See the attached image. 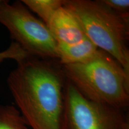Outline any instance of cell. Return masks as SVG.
Here are the masks:
<instances>
[{
  "mask_svg": "<svg viewBox=\"0 0 129 129\" xmlns=\"http://www.w3.org/2000/svg\"><path fill=\"white\" fill-rule=\"evenodd\" d=\"M29 56L18 44L12 41L8 48L0 52V64L7 59H13L19 63Z\"/></svg>",
  "mask_w": 129,
  "mask_h": 129,
  "instance_id": "obj_10",
  "label": "cell"
},
{
  "mask_svg": "<svg viewBox=\"0 0 129 129\" xmlns=\"http://www.w3.org/2000/svg\"><path fill=\"white\" fill-rule=\"evenodd\" d=\"M57 43L58 62L60 65L86 62L94 57L100 50L88 38L74 44Z\"/></svg>",
  "mask_w": 129,
  "mask_h": 129,
  "instance_id": "obj_7",
  "label": "cell"
},
{
  "mask_svg": "<svg viewBox=\"0 0 129 129\" xmlns=\"http://www.w3.org/2000/svg\"><path fill=\"white\" fill-rule=\"evenodd\" d=\"M46 25L57 43L74 44L87 38L77 17L63 6L56 11Z\"/></svg>",
  "mask_w": 129,
  "mask_h": 129,
  "instance_id": "obj_6",
  "label": "cell"
},
{
  "mask_svg": "<svg viewBox=\"0 0 129 129\" xmlns=\"http://www.w3.org/2000/svg\"><path fill=\"white\" fill-rule=\"evenodd\" d=\"M61 129H129L124 111L87 99L66 78Z\"/></svg>",
  "mask_w": 129,
  "mask_h": 129,
  "instance_id": "obj_5",
  "label": "cell"
},
{
  "mask_svg": "<svg viewBox=\"0 0 129 129\" xmlns=\"http://www.w3.org/2000/svg\"><path fill=\"white\" fill-rule=\"evenodd\" d=\"M63 6L77 17L87 38L129 73V14L114 12L102 0H63Z\"/></svg>",
  "mask_w": 129,
  "mask_h": 129,
  "instance_id": "obj_3",
  "label": "cell"
},
{
  "mask_svg": "<svg viewBox=\"0 0 129 129\" xmlns=\"http://www.w3.org/2000/svg\"><path fill=\"white\" fill-rule=\"evenodd\" d=\"M0 1H1V0H0Z\"/></svg>",
  "mask_w": 129,
  "mask_h": 129,
  "instance_id": "obj_12",
  "label": "cell"
},
{
  "mask_svg": "<svg viewBox=\"0 0 129 129\" xmlns=\"http://www.w3.org/2000/svg\"><path fill=\"white\" fill-rule=\"evenodd\" d=\"M56 60L29 56L7 77L17 108L31 129H61L66 78Z\"/></svg>",
  "mask_w": 129,
  "mask_h": 129,
  "instance_id": "obj_1",
  "label": "cell"
},
{
  "mask_svg": "<svg viewBox=\"0 0 129 129\" xmlns=\"http://www.w3.org/2000/svg\"><path fill=\"white\" fill-rule=\"evenodd\" d=\"M102 2L114 12L119 14H129L128 0H102Z\"/></svg>",
  "mask_w": 129,
  "mask_h": 129,
  "instance_id": "obj_11",
  "label": "cell"
},
{
  "mask_svg": "<svg viewBox=\"0 0 129 129\" xmlns=\"http://www.w3.org/2000/svg\"><path fill=\"white\" fill-rule=\"evenodd\" d=\"M0 23L14 42L30 56L59 60L57 43L46 24L32 14L21 1H0Z\"/></svg>",
  "mask_w": 129,
  "mask_h": 129,
  "instance_id": "obj_4",
  "label": "cell"
},
{
  "mask_svg": "<svg viewBox=\"0 0 129 129\" xmlns=\"http://www.w3.org/2000/svg\"><path fill=\"white\" fill-rule=\"evenodd\" d=\"M65 78L87 99L124 110L129 105V73L100 49L84 63L61 65Z\"/></svg>",
  "mask_w": 129,
  "mask_h": 129,
  "instance_id": "obj_2",
  "label": "cell"
},
{
  "mask_svg": "<svg viewBox=\"0 0 129 129\" xmlns=\"http://www.w3.org/2000/svg\"><path fill=\"white\" fill-rule=\"evenodd\" d=\"M29 10L38 15L47 24L58 9L63 6V0H22Z\"/></svg>",
  "mask_w": 129,
  "mask_h": 129,
  "instance_id": "obj_9",
  "label": "cell"
},
{
  "mask_svg": "<svg viewBox=\"0 0 129 129\" xmlns=\"http://www.w3.org/2000/svg\"><path fill=\"white\" fill-rule=\"evenodd\" d=\"M0 129H30L18 109L0 104Z\"/></svg>",
  "mask_w": 129,
  "mask_h": 129,
  "instance_id": "obj_8",
  "label": "cell"
}]
</instances>
